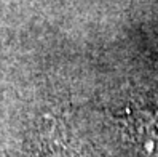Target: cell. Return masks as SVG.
I'll return each mask as SVG.
<instances>
[{"label": "cell", "instance_id": "6da1fadb", "mask_svg": "<svg viewBox=\"0 0 158 157\" xmlns=\"http://www.w3.org/2000/svg\"><path fill=\"white\" fill-rule=\"evenodd\" d=\"M133 140L145 155L158 157V111H142L131 119Z\"/></svg>", "mask_w": 158, "mask_h": 157}, {"label": "cell", "instance_id": "7a4b0ae2", "mask_svg": "<svg viewBox=\"0 0 158 157\" xmlns=\"http://www.w3.org/2000/svg\"><path fill=\"white\" fill-rule=\"evenodd\" d=\"M42 157H77V155L66 147H53V149L46 151Z\"/></svg>", "mask_w": 158, "mask_h": 157}]
</instances>
